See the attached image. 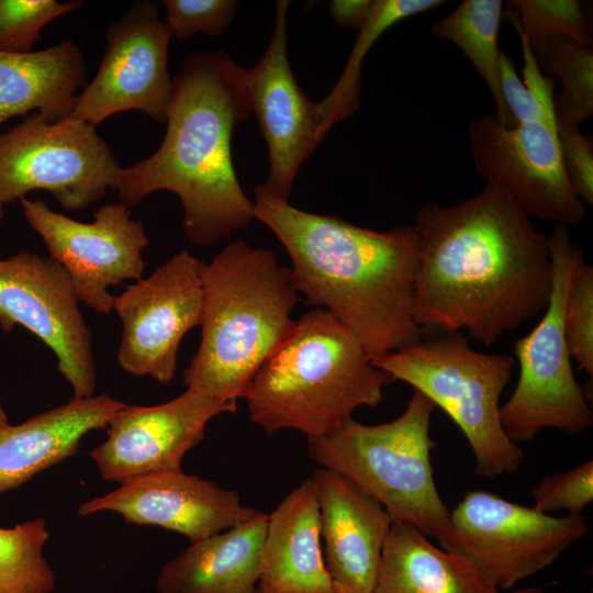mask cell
I'll return each instance as SVG.
<instances>
[{
  "mask_svg": "<svg viewBox=\"0 0 593 593\" xmlns=\"http://www.w3.org/2000/svg\"><path fill=\"white\" fill-rule=\"evenodd\" d=\"M414 226V320L422 335L466 331L489 346L548 306V236L500 186L486 182L449 206L424 204Z\"/></svg>",
  "mask_w": 593,
  "mask_h": 593,
  "instance_id": "6da1fadb",
  "label": "cell"
},
{
  "mask_svg": "<svg viewBox=\"0 0 593 593\" xmlns=\"http://www.w3.org/2000/svg\"><path fill=\"white\" fill-rule=\"evenodd\" d=\"M253 213L286 248L298 293L345 324L371 360L422 338L414 320V224L384 232L360 227L298 209L262 183L255 187Z\"/></svg>",
  "mask_w": 593,
  "mask_h": 593,
  "instance_id": "7a4b0ae2",
  "label": "cell"
},
{
  "mask_svg": "<svg viewBox=\"0 0 593 593\" xmlns=\"http://www.w3.org/2000/svg\"><path fill=\"white\" fill-rule=\"evenodd\" d=\"M245 67L224 51H198L172 78L167 130L159 148L118 172L114 189L126 206L156 191L175 193L182 227L198 246H211L249 225L253 201L232 159V137L249 116Z\"/></svg>",
  "mask_w": 593,
  "mask_h": 593,
  "instance_id": "3957f363",
  "label": "cell"
},
{
  "mask_svg": "<svg viewBox=\"0 0 593 593\" xmlns=\"http://www.w3.org/2000/svg\"><path fill=\"white\" fill-rule=\"evenodd\" d=\"M201 342L183 371L187 388L237 402L292 332L299 301L290 269L244 239L227 244L202 268Z\"/></svg>",
  "mask_w": 593,
  "mask_h": 593,
  "instance_id": "277c9868",
  "label": "cell"
},
{
  "mask_svg": "<svg viewBox=\"0 0 593 593\" xmlns=\"http://www.w3.org/2000/svg\"><path fill=\"white\" fill-rule=\"evenodd\" d=\"M391 376L373 366L358 337L329 311L304 313L254 376L245 399L266 433H333L360 406L383 401Z\"/></svg>",
  "mask_w": 593,
  "mask_h": 593,
  "instance_id": "5b68a950",
  "label": "cell"
},
{
  "mask_svg": "<svg viewBox=\"0 0 593 593\" xmlns=\"http://www.w3.org/2000/svg\"><path fill=\"white\" fill-rule=\"evenodd\" d=\"M435 409L413 389L398 418L366 425L349 417L333 433L307 438L309 454L378 500L393 521L437 539L450 526V511L439 496L430 462Z\"/></svg>",
  "mask_w": 593,
  "mask_h": 593,
  "instance_id": "8992f818",
  "label": "cell"
},
{
  "mask_svg": "<svg viewBox=\"0 0 593 593\" xmlns=\"http://www.w3.org/2000/svg\"><path fill=\"white\" fill-rule=\"evenodd\" d=\"M372 363L422 392L452 419L471 448L477 475L494 478L518 469L524 452L500 421L501 395L515 363L512 356L477 351L467 335L452 332L421 338Z\"/></svg>",
  "mask_w": 593,
  "mask_h": 593,
  "instance_id": "52a82bcc",
  "label": "cell"
},
{
  "mask_svg": "<svg viewBox=\"0 0 593 593\" xmlns=\"http://www.w3.org/2000/svg\"><path fill=\"white\" fill-rule=\"evenodd\" d=\"M548 242L550 300L539 323L514 343L519 377L512 395L500 407L502 428L517 445L532 440L544 428L572 436L593 423L588 396L573 373L563 329L566 295L578 247L562 224L555 225Z\"/></svg>",
  "mask_w": 593,
  "mask_h": 593,
  "instance_id": "ba28073f",
  "label": "cell"
},
{
  "mask_svg": "<svg viewBox=\"0 0 593 593\" xmlns=\"http://www.w3.org/2000/svg\"><path fill=\"white\" fill-rule=\"evenodd\" d=\"M589 530L581 515L552 516L472 490L450 511V526L437 540L497 590H510L553 563Z\"/></svg>",
  "mask_w": 593,
  "mask_h": 593,
  "instance_id": "9c48e42d",
  "label": "cell"
},
{
  "mask_svg": "<svg viewBox=\"0 0 593 593\" xmlns=\"http://www.w3.org/2000/svg\"><path fill=\"white\" fill-rule=\"evenodd\" d=\"M121 166L96 126L72 118L48 122L37 112L0 134V201L45 190L67 210L102 199Z\"/></svg>",
  "mask_w": 593,
  "mask_h": 593,
  "instance_id": "30bf717a",
  "label": "cell"
},
{
  "mask_svg": "<svg viewBox=\"0 0 593 593\" xmlns=\"http://www.w3.org/2000/svg\"><path fill=\"white\" fill-rule=\"evenodd\" d=\"M203 265L181 250L114 296L112 310L123 324L116 354L123 371L164 384L175 378L180 343L201 325Z\"/></svg>",
  "mask_w": 593,
  "mask_h": 593,
  "instance_id": "8fae6325",
  "label": "cell"
},
{
  "mask_svg": "<svg viewBox=\"0 0 593 593\" xmlns=\"http://www.w3.org/2000/svg\"><path fill=\"white\" fill-rule=\"evenodd\" d=\"M20 203L49 257L67 272L79 302L98 313H110L114 295L108 288L142 278V250L149 238L142 222L131 219L122 202L102 205L90 223L57 213L44 200L25 197Z\"/></svg>",
  "mask_w": 593,
  "mask_h": 593,
  "instance_id": "7c38bea8",
  "label": "cell"
},
{
  "mask_svg": "<svg viewBox=\"0 0 593 593\" xmlns=\"http://www.w3.org/2000/svg\"><path fill=\"white\" fill-rule=\"evenodd\" d=\"M64 268L51 257L20 250L0 259V328L20 325L55 354L74 398H91L97 373L92 336Z\"/></svg>",
  "mask_w": 593,
  "mask_h": 593,
  "instance_id": "4fadbf2b",
  "label": "cell"
},
{
  "mask_svg": "<svg viewBox=\"0 0 593 593\" xmlns=\"http://www.w3.org/2000/svg\"><path fill=\"white\" fill-rule=\"evenodd\" d=\"M171 33L148 0L136 1L107 29V47L94 78L79 92L69 118L93 126L123 111H142L165 122L172 78Z\"/></svg>",
  "mask_w": 593,
  "mask_h": 593,
  "instance_id": "5bb4252c",
  "label": "cell"
},
{
  "mask_svg": "<svg viewBox=\"0 0 593 593\" xmlns=\"http://www.w3.org/2000/svg\"><path fill=\"white\" fill-rule=\"evenodd\" d=\"M477 171L508 192L529 217L577 225L585 216L567 176L557 127L544 122L506 126L495 115L470 121Z\"/></svg>",
  "mask_w": 593,
  "mask_h": 593,
  "instance_id": "9a60e30c",
  "label": "cell"
},
{
  "mask_svg": "<svg viewBox=\"0 0 593 593\" xmlns=\"http://www.w3.org/2000/svg\"><path fill=\"white\" fill-rule=\"evenodd\" d=\"M236 409V402L221 401L191 388L159 405L125 403L110 418L105 440L89 455L100 477L120 485L182 470L184 455L203 439L206 424Z\"/></svg>",
  "mask_w": 593,
  "mask_h": 593,
  "instance_id": "2e32d148",
  "label": "cell"
},
{
  "mask_svg": "<svg viewBox=\"0 0 593 593\" xmlns=\"http://www.w3.org/2000/svg\"><path fill=\"white\" fill-rule=\"evenodd\" d=\"M276 3L270 42L257 64L245 67L250 110L256 115L269 156L264 187L288 200L301 165L323 142L314 121V104L299 86L288 59V11Z\"/></svg>",
  "mask_w": 593,
  "mask_h": 593,
  "instance_id": "e0dca14e",
  "label": "cell"
},
{
  "mask_svg": "<svg viewBox=\"0 0 593 593\" xmlns=\"http://www.w3.org/2000/svg\"><path fill=\"white\" fill-rule=\"evenodd\" d=\"M114 512L126 523L158 526L195 542L237 527L258 511L234 490L182 470L146 475L82 503L81 516Z\"/></svg>",
  "mask_w": 593,
  "mask_h": 593,
  "instance_id": "ac0fdd59",
  "label": "cell"
},
{
  "mask_svg": "<svg viewBox=\"0 0 593 593\" xmlns=\"http://www.w3.org/2000/svg\"><path fill=\"white\" fill-rule=\"evenodd\" d=\"M314 484L325 567L337 593H371L393 522L384 506L340 473L321 468Z\"/></svg>",
  "mask_w": 593,
  "mask_h": 593,
  "instance_id": "d6986e66",
  "label": "cell"
},
{
  "mask_svg": "<svg viewBox=\"0 0 593 593\" xmlns=\"http://www.w3.org/2000/svg\"><path fill=\"white\" fill-rule=\"evenodd\" d=\"M124 402L107 393L72 398L18 425L0 428V495L78 452L82 438L105 428Z\"/></svg>",
  "mask_w": 593,
  "mask_h": 593,
  "instance_id": "ffe728a7",
  "label": "cell"
},
{
  "mask_svg": "<svg viewBox=\"0 0 593 593\" xmlns=\"http://www.w3.org/2000/svg\"><path fill=\"white\" fill-rule=\"evenodd\" d=\"M261 593H337L326 570L312 480H304L268 515L258 588Z\"/></svg>",
  "mask_w": 593,
  "mask_h": 593,
  "instance_id": "44dd1931",
  "label": "cell"
},
{
  "mask_svg": "<svg viewBox=\"0 0 593 593\" xmlns=\"http://www.w3.org/2000/svg\"><path fill=\"white\" fill-rule=\"evenodd\" d=\"M268 515L191 542L161 569L157 593H250L260 575Z\"/></svg>",
  "mask_w": 593,
  "mask_h": 593,
  "instance_id": "7402d4cb",
  "label": "cell"
},
{
  "mask_svg": "<svg viewBox=\"0 0 593 593\" xmlns=\"http://www.w3.org/2000/svg\"><path fill=\"white\" fill-rule=\"evenodd\" d=\"M86 85L85 56L70 40L36 52H0V124L33 110L48 122L65 120Z\"/></svg>",
  "mask_w": 593,
  "mask_h": 593,
  "instance_id": "603a6c76",
  "label": "cell"
},
{
  "mask_svg": "<svg viewBox=\"0 0 593 593\" xmlns=\"http://www.w3.org/2000/svg\"><path fill=\"white\" fill-rule=\"evenodd\" d=\"M371 593H499L465 558L434 546L418 529L393 521Z\"/></svg>",
  "mask_w": 593,
  "mask_h": 593,
  "instance_id": "cb8c5ba5",
  "label": "cell"
},
{
  "mask_svg": "<svg viewBox=\"0 0 593 593\" xmlns=\"http://www.w3.org/2000/svg\"><path fill=\"white\" fill-rule=\"evenodd\" d=\"M503 15L500 0H465L447 16L432 25L435 37L457 45L488 86L496 107V118L506 126L516 125L501 91L497 34Z\"/></svg>",
  "mask_w": 593,
  "mask_h": 593,
  "instance_id": "d4e9b609",
  "label": "cell"
},
{
  "mask_svg": "<svg viewBox=\"0 0 593 593\" xmlns=\"http://www.w3.org/2000/svg\"><path fill=\"white\" fill-rule=\"evenodd\" d=\"M445 3L441 0H373L353 45L348 61L331 92L314 104V121L322 137L359 109L361 65L372 45L392 25Z\"/></svg>",
  "mask_w": 593,
  "mask_h": 593,
  "instance_id": "484cf974",
  "label": "cell"
},
{
  "mask_svg": "<svg viewBox=\"0 0 593 593\" xmlns=\"http://www.w3.org/2000/svg\"><path fill=\"white\" fill-rule=\"evenodd\" d=\"M540 71L562 81L555 100L556 123L580 126L593 115V49L568 36H552L536 52Z\"/></svg>",
  "mask_w": 593,
  "mask_h": 593,
  "instance_id": "4316f807",
  "label": "cell"
},
{
  "mask_svg": "<svg viewBox=\"0 0 593 593\" xmlns=\"http://www.w3.org/2000/svg\"><path fill=\"white\" fill-rule=\"evenodd\" d=\"M49 539L43 517L0 527V593H51L56 575L44 556Z\"/></svg>",
  "mask_w": 593,
  "mask_h": 593,
  "instance_id": "83f0119b",
  "label": "cell"
},
{
  "mask_svg": "<svg viewBox=\"0 0 593 593\" xmlns=\"http://www.w3.org/2000/svg\"><path fill=\"white\" fill-rule=\"evenodd\" d=\"M516 8L510 19L536 52L552 36H568L581 45L592 47V37L577 0H513Z\"/></svg>",
  "mask_w": 593,
  "mask_h": 593,
  "instance_id": "f1b7e54d",
  "label": "cell"
},
{
  "mask_svg": "<svg viewBox=\"0 0 593 593\" xmlns=\"http://www.w3.org/2000/svg\"><path fill=\"white\" fill-rule=\"evenodd\" d=\"M563 329L578 369L593 376V267L578 248L566 295Z\"/></svg>",
  "mask_w": 593,
  "mask_h": 593,
  "instance_id": "f546056e",
  "label": "cell"
},
{
  "mask_svg": "<svg viewBox=\"0 0 593 593\" xmlns=\"http://www.w3.org/2000/svg\"><path fill=\"white\" fill-rule=\"evenodd\" d=\"M82 5L80 0H0V52H32L48 23Z\"/></svg>",
  "mask_w": 593,
  "mask_h": 593,
  "instance_id": "4dcf8cb0",
  "label": "cell"
},
{
  "mask_svg": "<svg viewBox=\"0 0 593 593\" xmlns=\"http://www.w3.org/2000/svg\"><path fill=\"white\" fill-rule=\"evenodd\" d=\"M166 25L172 36L187 40L197 33L221 35L233 22L238 2L234 0H163Z\"/></svg>",
  "mask_w": 593,
  "mask_h": 593,
  "instance_id": "1f68e13d",
  "label": "cell"
},
{
  "mask_svg": "<svg viewBox=\"0 0 593 593\" xmlns=\"http://www.w3.org/2000/svg\"><path fill=\"white\" fill-rule=\"evenodd\" d=\"M533 507L547 513L566 510L581 515L593 501V461L582 462L571 470L546 475L530 490Z\"/></svg>",
  "mask_w": 593,
  "mask_h": 593,
  "instance_id": "d6a6232c",
  "label": "cell"
},
{
  "mask_svg": "<svg viewBox=\"0 0 593 593\" xmlns=\"http://www.w3.org/2000/svg\"><path fill=\"white\" fill-rule=\"evenodd\" d=\"M557 125L562 163L577 197L593 203V144L583 135L580 126Z\"/></svg>",
  "mask_w": 593,
  "mask_h": 593,
  "instance_id": "836d02e7",
  "label": "cell"
},
{
  "mask_svg": "<svg viewBox=\"0 0 593 593\" xmlns=\"http://www.w3.org/2000/svg\"><path fill=\"white\" fill-rule=\"evenodd\" d=\"M500 83L504 102L516 124L538 121L557 127L555 112L544 108L521 81L513 60L503 51L500 56Z\"/></svg>",
  "mask_w": 593,
  "mask_h": 593,
  "instance_id": "e575fe53",
  "label": "cell"
},
{
  "mask_svg": "<svg viewBox=\"0 0 593 593\" xmlns=\"http://www.w3.org/2000/svg\"><path fill=\"white\" fill-rule=\"evenodd\" d=\"M373 0H333L329 12L334 21L344 27L360 29L367 20Z\"/></svg>",
  "mask_w": 593,
  "mask_h": 593,
  "instance_id": "d590c367",
  "label": "cell"
},
{
  "mask_svg": "<svg viewBox=\"0 0 593 593\" xmlns=\"http://www.w3.org/2000/svg\"><path fill=\"white\" fill-rule=\"evenodd\" d=\"M511 593H544V588L529 586V588L513 590Z\"/></svg>",
  "mask_w": 593,
  "mask_h": 593,
  "instance_id": "8d00e7d4",
  "label": "cell"
},
{
  "mask_svg": "<svg viewBox=\"0 0 593 593\" xmlns=\"http://www.w3.org/2000/svg\"><path fill=\"white\" fill-rule=\"evenodd\" d=\"M8 424H9L8 415L2 406L1 398H0V428L3 426H7Z\"/></svg>",
  "mask_w": 593,
  "mask_h": 593,
  "instance_id": "74e56055",
  "label": "cell"
},
{
  "mask_svg": "<svg viewBox=\"0 0 593 593\" xmlns=\"http://www.w3.org/2000/svg\"><path fill=\"white\" fill-rule=\"evenodd\" d=\"M2 202L0 201V220H1V216H2Z\"/></svg>",
  "mask_w": 593,
  "mask_h": 593,
  "instance_id": "f35d334b",
  "label": "cell"
},
{
  "mask_svg": "<svg viewBox=\"0 0 593 593\" xmlns=\"http://www.w3.org/2000/svg\"><path fill=\"white\" fill-rule=\"evenodd\" d=\"M250 593H261L257 588L253 590Z\"/></svg>",
  "mask_w": 593,
  "mask_h": 593,
  "instance_id": "ab89813d",
  "label": "cell"
}]
</instances>
